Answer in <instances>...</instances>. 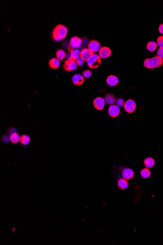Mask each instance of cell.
<instances>
[{"mask_svg":"<svg viewBox=\"0 0 163 245\" xmlns=\"http://www.w3.org/2000/svg\"><path fill=\"white\" fill-rule=\"evenodd\" d=\"M68 28L62 24L56 26L52 32V38L55 41L60 42L64 40L68 33Z\"/></svg>","mask_w":163,"mask_h":245,"instance_id":"1","label":"cell"},{"mask_svg":"<svg viewBox=\"0 0 163 245\" xmlns=\"http://www.w3.org/2000/svg\"><path fill=\"white\" fill-rule=\"evenodd\" d=\"M83 44V41L79 37L74 36L72 37L70 40V44L68 48L69 52H71L73 50L78 49L81 47Z\"/></svg>","mask_w":163,"mask_h":245,"instance_id":"2","label":"cell"},{"mask_svg":"<svg viewBox=\"0 0 163 245\" xmlns=\"http://www.w3.org/2000/svg\"><path fill=\"white\" fill-rule=\"evenodd\" d=\"M101 58L99 55L94 54L92 55L89 60L87 61L88 66L91 69H96L99 67L101 64Z\"/></svg>","mask_w":163,"mask_h":245,"instance_id":"3","label":"cell"},{"mask_svg":"<svg viewBox=\"0 0 163 245\" xmlns=\"http://www.w3.org/2000/svg\"><path fill=\"white\" fill-rule=\"evenodd\" d=\"M63 68L64 71L70 72L77 69V65L76 64L75 60L68 58V59L64 61L63 65Z\"/></svg>","mask_w":163,"mask_h":245,"instance_id":"4","label":"cell"},{"mask_svg":"<svg viewBox=\"0 0 163 245\" xmlns=\"http://www.w3.org/2000/svg\"><path fill=\"white\" fill-rule=\"evenodd\" d=\"M136 104L134 100L131 99H128L125 102L124 105V109L128 113H132L135 110Z\"/></svg>","mask_w":163,"mask_h":245,"instance_id":"5","label":"cell"},{"mask_svg":"<svg viewBox=\"0 0 163 245\" xmlns=\"http://www.w3.org/2000/svg\"><path fill=\"white\" fill-rule=\"evenodd\" d=\"M105 101L101 97H98L93 101V105L97 110L101 111L104 109L105 105Z\"/></svg>","mask_w":163,"mask_h":245,"instance_id":"6","label":"cell"},{"mask_svg":"<svg viewBox=\"0 0 163 245\" xmlns=\"http://www.w3.org/2000/svg\"><path fill=\"white\" fill-rule=\"evenodd\" d=\"M88 48L94 53L96 52L101 48L100 43L97 40H91L88 44Z\"/></svg>","mask_w":163,"mask_h":245,"instance_id":"7","label":"cell"},{"mask_svg":"<svg viewBox=\"0 0 163 245\" xmlns=\"http://www.w3.org/2000/svg\"><path fill=\"white\" fill-rule=\"evenodd\" d=\"M93 54H94L93 52L89 50V48H83L80 52V57L83 60L87 61Z\"/></svg>","mask_w":163,"mask_h":245,"instance_id":"8","label":"cell"},{"mask_svg":"<svg viewBox=\"0 0 163 245\" xmlns=\"http://www.w3.org/2000/svg\"><path fill=\"white\" fill-rule=\"evenodd\" d=\"M108 113L109 116L112 117H118L120 113V109L119 106L115 105L110 106L108 110Z\"/></svg>","mask_w":163,"mask_h":245,"instance_id":"9","label":"cell"},{"mask_svg":"<svg viewBox=\"0 0 163 245\" xmlns=\"http://www.w3.org/2000/svg\"><path fill=\"white\" fill-rule=\"evenodd\" d=\"M111 55V50L108 47H102L99 50V55L101 58H107Z\"/></svg>","mask_w":163,"mask_h":245,"instance_id":"10","label":"cell"},{"mask_svg":"<svg viewBox=\"0 0 163 245\" xmlns=\"http://www.w3.org/2000/svg\"><path fill=\"white\" fill-rule=\"evenodd\" d=\"M72 81L73 84L77 86H81L85 82V79L83 75L80 74H75L72 77Z\"/></svg>","mask_w":163,"mask_h":245,"instance_id":"11","label":"cell"},{"mask_svg":"<svg viewBox=\"0 0 163 245\" xmlns=\"http://www.w3.org/2000/svg\"><path fill=\"white\" fill-rule=\"evenodd\" d=\"M122 176L123 178L127 180L131 179L133 177L134 173L133 170L130 168H125L122 171Z\"/></svg>","mask_w":163,"mask_h":245,"instance_id":"12","label":"cell"},{"mask_svg":"<svg viewBox=\"0 0 163 245\" xmlns=\"http://www.w3.org/2000/svg\"><path fill=\"white\" fill-rule=\"evenodd\" d=\"M106 83L110 86H115L119 83L118 77L114 75H110L108 76L106 80Z\"/></svg>","mask_w":163,"mask_h":245,"instance_id":"13","label":"cell"},{"mask_svg":"<svg viewBox=\"0 0 163 245\" xmlns=\"http://www.w3.org/2000/svg\"><path fill=\"white\" fill-rule=\"evenodd\" d=\"M49 65L52 69H57L60 66V61L57 58H52L49 60Z\"/></svg>","mask_w":163,"mask_h":245,"instance_id":"14","label":"cell"},{"mask_svg":"<svg viewBox=\"0 0 163 245\" xmlns=\"http://www.w3.org/2000/svg\"><path fill=\"white\" fill-rule=\"evenodd\" d=\"M128 181H127V179L124 178H121L118 180V187L121 190H124L127 189L128 187Z\"/></svg>","mask_w":163,"mask_h":245,"instance_id":"15","label":"cell"},{"mask_svg":"<svg viewBox=\"0 0 163 245\" xmlns=\"http://www.w3.org/2000/svg\"><path fill=\"white\" fill-rule=\"evenodd\" d=\"M144 164L146 168H151L154 166L155 164V161L154 159L151 157H148L144 160Z\"/></svg>","mask_w":163,"mask_h":245,"instance_id":"16","label":"cell"},{"mask_svg":"<svg viewBox=\"0 0 163 245\" xmlns=\"http://www.w3.org/2000/svg\"><path fill=\"white\" fill-rule=\"evenodd\" d=\"M104 99L106 103L108 105H112L116 101L114 96L111 93L106 94L105 97Z\"/></svg>","mask_w":163,"mask_h":245,"instance_id":"17","label":"cell"},{"mask_svg":"<svg viewBox=\"0 0 163 245\" xmlns=\"http://www.w3.org/2000/svg\"><path fill=\"white\" fill-rule=\"evenodd\" d=\"M151 61L154 68L160 67L163 63V59L157 56L152 57Z\"/></svg>","mask_w":163,"mask_h":245,"instance_id":"18","label":"cell"},{"mask_svg":"<svg viewBox=\"0 0 163 245\" xmlns=\"http://www.w3.org/2000/svg\"><path fill=\"white\" fill-rule=\"evenodd\" d=\"M56 56L59 60H62L66 57V52L63 50L59 49L56 52Z\"/></svg>","mask_w":163,"mask_h":245,"instance_id":"19","label":"cell"},{"mask_svg":"<svg viewBox=\"0 0 163 245\" xmlns=\"http://www.w3.org/2000/svg\"><path fill=\"white\" fill-rule=\"evenodd\" d=\"M20 138H21V136H20L19 135H18L17 133H13L10 136L11 142L13 144H16L20 142Z\"/></svg>","mask_w":163,"mask_h":245,"instance_id":"20","label":"cell"},{"mask_svg":"<svg viewBox=\"0 0 163 245\" xmlns=\"http://www.w3.org/2000/svg\"><path fill=\"white\" fill-rule=\"evenodd\" d=\"M20 142L22 145L26 146L28 145L30 142V136L26 135H23L21 136Z\"/></svg>","mask_w":163,"mask_h":245,"instance_id":"21","label":"cell"},{"mask_svg":"<svg viewBox=\"0 0 163 245\" xmlns=\"http://www.w3.org/2000/svg\"><path fill=\"white\" fill-rule=\"evenodd\" d=\"M157 44L154 41L149 42L147 45V48L151 52H154L157 47Z\"/></svg>","mask_w":163,"mask_h":245,"instance_id":"22","label":"cell"},{"mask_svg":"<svg viewBox=\"0 0 163 245\" xmlns=\"http://www.w3.org/2000/svg\"><path fill=\"white\" fill-rule=\"evenodd\" d=\"M80 52H80V50L78 49L73 50L70 52L71 54L70 55V57H69L68 58L76 60L77 59L80 57Z\"/></svg>","mask_w":163,"mask_h":245,"instance_id":"23","label":"cell"},{"mask_svg":"<svg viewBox=\"0 0 163 245\" xmlns=\"http://www.w3.org/2000/svg\"><path fill=\"white\" fill-rule=\"evenodd\" d=\"M141 176L144 179H147L149 178L151 175V172L148 168H145L143 169L140 172Z\"/></svg>","mask_w":163,"mask_h":245,"instance_id":"24","label":"cell"},{"mask_svg":"<svg viewBox=\"0 0 163 245\" xmlns=\"http://www.w3.org/2000/svg\"><path fill=\"white\" fill-rule=\"evenodd\" d=\"M144 65L145 67L149 69H152L154 68L152 62L151 61V58L146 59L144 61Z\"/></svg>","mask_w":163,"mask_h":245,"instance_id":"25","label":"cell"},{"mask_svg":"<svg viewBox=\"0 0 163 245\" xmlns=\"http://www.w3.org/2000/svg\"><path fill=\"white\" fill-rule=\"evenodd\" d=\"M82 74H83V77L85 78H89L91 76L92 73H91V71H90L89 70H86L85 71H83Z\"/></svg>","mask_w":163,"mask_h":245,"instance_id":"26","label":"cell"},{"mask_svg":"<svg viewBox=\"0 0 163 245\" xmlns=\"http://www.w3.org/2000/svg\"><path fill=\"white\" fill-rule=\"evenodd\" d=\"M2 141L3 143H8L9 142H11L10 140V136H9L8 135H5L2 136Z\"/></svg>","mask_w":163,"mask_h":245,"instance_id":"27","label":"cell"},{"mask_svg":"<svg viewBox=\"0 0 163 245\" xmlns=\"http://www.w3.org/2000/svg\"><path fill=\"white\" fill-rule=\"evenodd\" d=\"M75 62H76V64H77V66L81 67V66H83V64H84V60L80 57L77 59L76 60H75Z\"/></svg>","mask_w":163,"mask_h":245,"instance_id":"28","label":"cell"},{"mask_svg":"<svg viewBox=\"0 0 163 245\" xmlns=\"http://www.w3.org/2000/svg\"><path fill=\"white\" fill-rule=\"evenodd\" d=\"M116 102L117 106L120 107L124 106L125 104V100L123 99H118Z\"/></svg>","mask_w":163,"mask_h":245,"instance_id":"29","label":"cell"},{"mask_svg":"<svg viewBox=\"0 0 163 245\" xmlns=\"http://www.w3.org/2000/svg\"><path fill=\"white\" fill-rule=\"evenodd\" d=\"M157 44L160 48L163 47V36H161L157 38Z\"/></svg>","mask_w":163,"mask_h":245,"instance_id":"30","label":"cell"},{"mask_svg":"<svg viewBox=\"0 0 163 245\" xmlns=\"http://www.w3.org/2000/svg\"><path fill=\"white\" fill-rule=\"evenodd\" d=\"M157 56H159L160 57H161L163 58V47L162 48H160L157 51Z\"/></svg>","mask_w":163,"mask_h":245,"instance_id":"31","label":"cell"},{"mask_svg":"<svg viewBox=\"0 0 163 245\" xmlns=\"http://www.w3.org/2000/svg\"><path fill=\"white\" fill-rule=\"evenodd\" d=\"M8 132L10 135H11L13 133H17V130L15 128L11 127V128H9V130H8Z\"/></svg>","mask_w":163,"mask_h":245,"instance_id":"32","label":"cell"},{"mask_svg":"<svg viewBox=\"0 0 163 245\" xmlns=\"http://www.w3.org/2000/svg\"><path fill=\"white\" fill-rule=\"evenodd\" d=\"M159 31L160 33L163 34V24L160 25L159 27Z\"/></svg>","mask_w":163,"mask_h":245,"instance_id":"33","label":"cell"},{"mask_svg":"<svg viewBox=\"0 0 163 245\" xmlns=\"http://www.w3.org/2000/svg\"></svg>","mask_w":163,"mask_h":245,"instance_id":"34","label":"cell"}]
</instances>
